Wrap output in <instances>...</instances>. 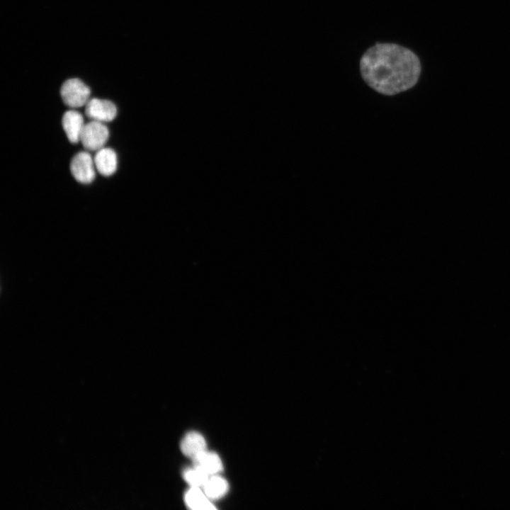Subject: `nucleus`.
<instances>
[{
    "label": "nucleus",
    "instance_id": "nucleus-10",
    "mask_svg": "<svg viewBox=\"0 0 510 510\" xmlns=\"http://www.w3.org/2000/svg\"><path fill=\"white\" fill-rule=\"evenodd\" d=\"M187 506L194 510L215 509V506L200 487H190L184 496Z\"/></svg>",
    "mask_w": 510,
    "mask_h": 510
},
{
    "label": "nucleus",
    "instance_id": "nucleus-1",
    "mask_svg": "<svg viewBox=\"0 0 510 510\" xmlns=\"http://www.w3.org/2000/svg\"><path fill=\"white\" fill-rule=\"evenodd\" d=\"M421 71L418 56L395 43H377L368 48L360 60L364 81L385 96H394L414 87Z\"/></svg>",
    "mask_w": 510,
    "mask_h": 510
},
{
    "label": "nucleus",
    "instance_id": "nucleus-8",
    "mask_svg": "<svg viewBox=\"0 0 510 510\" xmlns=\"http://www.w3.org/2000/svg\"><path fill=\"white\" fill-rule=\"evenodd\" d=\"M94 162L97 171L104 176H109L116 171L117 156L111 148L103 147L96 151Z\"/></svg>",
    "mask_w": 510,
    "mask_h": 510
},
{
    "label": "nucleus",
    "instance_id": "nucleus-3",
    "mask_svg": "<svg viewBox=\"0 0 510 510\" xmlns=\"http://www.w3.org/2000/svg\"><path fill=\"white\" fill-rule=\"evenodd\" d=\"M109 136L108 128L101 122L91 120L82 130L80 142L89 151H98L103 147Z\"/></svg>",
    "mask_w": 510,
    "mask_h": 510
},
{
    "label": "nucleus",
    "instance_id": "nucleus-4",
    "mask_svg": "<svg viewBox=\"0 0 510 510\" xmlns=\"http://www.w3.org/2000/svg\"><path fill=\"white\" fill-rule=\"evenodd\" d=\"M94 162L87 152L77 153L70 164L71 172L74 178L82 183H89L95 178Z\"/></svg>",
    "mask_w": 510,
    "mask_h": 510
},
{
    "label": "nucleus",
    "instance_id": "nucleus-9",
    "mask_svg": "<svg viewBox=\"0 0 510 510\" xmlns=\"http://www.w3.org/2000/svg\"><path fill=\"white\" fill-rule=\"evenodd\" d=\"M192 460L193 465L202 470L209 476L217 475L223 469L220 457L216 453L208 450Z\"/></svg>",
    "mask_w": 510,
    "mask_h": 510
},
{
    "label": "nucleus",
    "instance_id": "nucleus-11",
    "mask_svg": "<svg viewBox=\"0 0 510 510\" xmlns=\"http://www.w3.org/2000/svg\"><path fill=\"white\" fill-rule=\"evenodd\" d=\"M206 496L210 499H218L228 492L227 481L219 474L211 475L202 487Z\"/></svg>",
    "mask_w": 510,
    "mask_h": 510
},
{
    "label": "nucleus",
    "instance_id": "nucleus-2",
    "mask_svg": "<svg viewBox=\"0 0 510 510\" xmlns=\"http://www.w3.org/2000/svg\"><path fill=\"white\" fill-rule=\"evenodd\" d=\"M60 94L64 103L76 108L86 106L89 101L90 89L79 79H70L62 84Z\"/></svg>",
    "mask_w": 510,
    "mask_h": 510
},
{
    "label": "nucleus",
    "instance_id": "nucleus-7",
    "mask_svg": "<svg viewBox=\"0 0 510 510\" xmlns=\"http://www.w3.org/2000/svg\"><path fill=\"white\" fill-rule=\"evenodd\" d=\"M180 448L183 455L193 459L207 450V443L201 434L191 431L183 437Z\"/></svg>",
    "mask_w": 510,
    "mask_h": 510
},
{
    "label": "nucleus",
    "instance_id": "nucleus-6",
    "mask_svg": "<svg viewBox=\"0 0 510 510\" xmlns=\"http://www.w3.org/2000/svg\"><path fill=\"white\" fill-rule=\"evenodd\" d=\"M62 122L69 140L72 143L79 142L85 125L82 115L74 110H67L64 113Z\"/></svg>",
    "mask_w": 510,
    "mask_h": 510
},
{
    "label": "nucleus",
    "instance_id": "nucleus-5",
    "mask_svg": "<svg viewBox=\"0 0 510 510\" xmlns=\"http://www.w3.org/2000/svg\"><path fill=\"white\" fill-rule=\"evenodd\" d=\"M85 113L91 120L110 122L115 118L117 108L110 101L93 98L86 104Z\"/></svg>",
    "mask_w": 510,
    "mask_h": 510
},
{
    "label": "nucleus",
    "instance_id": "nucleus-12",
    "mask_svg": "<svg viewBox=\"0 0 510 510\" xmlns=\"http://www.w3.org/2000/svg\"><path fill=\"white\" fill-rule=\"evenodd\" d=\"M209 475L195 465L188 468L183 472V477L190 487L202 488Z\"/></svg>",
    "mask_w": 510,
    "mask_h": 510
}]
</instances>
